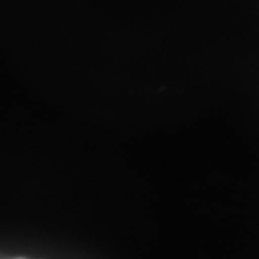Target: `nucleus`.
I'll use <instances>...</instances> for the list:
<instances>
[{
  "label": "nucleus",
  "mask_w": 259,
  "mask_h": 259,
  "mask_svg": "<svg viewBox=\"0 0 259 259\" xmlns=\"http://www.w3.org/2000/svg\"><path fill=\"white\" fill-rule=\"evenodd\" d=\"M10 259H29L27 257H25V256H21V255H18V256H13V257H11Z\"/></svg>",
  "instance_id": "f257e3e1"
}]
</instances>
